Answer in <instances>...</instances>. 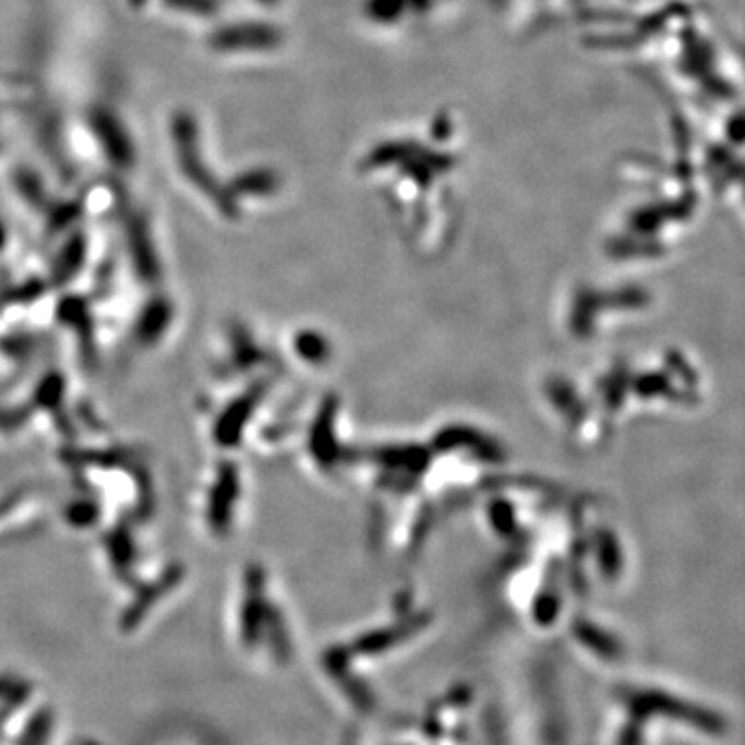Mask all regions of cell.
I'll return each instance as SVG.
<instances>
[{
  "instance_id": "1",
  "label": "cell",
  "mask_w": 745,
  "mask_h": 745,
  "mask_svg": "<svg viewBox=\"0 0 745 745\" xmlns=\"http://www.w3.org/2000/svg\"><path fill=\"white\" fill-rule=\"evenodd\" d=\"M92 127L94 133L98 135L104 152L108 154V158L117 164H131L133 158V149H131V140L127 135V131L122 129L119 119H115V115L106 112V110H96L92 115Z\"/></svg>"
},
{
  "instance_id": "2",
  "label": "cell",
  "mask_w": 745,
  "mask_h": 745,
  "mask_svg": "<svg viewBox=\"0 0 745 745\" xmlns=\"http://www.w3.org/2000/svg\"><path fill=\"white\" fill-rule=\"evenodd\" d=\"M164 4L187 13H209L214 7L212 0H164Z\"/></svg>"
},
{
  "instance_id": "3",
  "label": "cell",
  "mask_w": 745,
  "mask_h": 745,
  "mask_svg": "<svg viewBox=\"0 0 745 745\" xmlns=\"http://www.w3.org/2000/svg\"><path fill=\"white\" fill-rule=\"evenodd\" d=\"M143 0H131V4H135V7H140L142 4Z\"/></svg>"
}]
</instances>
